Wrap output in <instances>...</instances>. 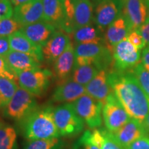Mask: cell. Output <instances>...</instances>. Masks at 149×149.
<instances>
[{
    "mask_svg": "<svg viewBox=\"0 0 149 149\" xmlns=\"http://www.w3.org/2000/svg\"><path fill=\"white\" fill-rule=\"evenodd\" d=\"M113 92L132 118L144 122L149 113V97L141 88L132 71L109 72Z\"/></svg>",
    "mask_w": 149,
    "mask_h": 149,
    "instance_id": "6da1fadb",
    "label": "cell"
},
{
    "mask_svg": "<svg viewBox=\"0 0 149 149\" xmlns=\"http://www.w3.org/2000/svg\"><path fill=\"white\" fill-rule=\"evenodd\" d=\"M54 108L38 107L22 123L23 135L28 141L60 137L54 118Z\"/></svg>",
    "mask_w": 149,
    "mask_h": 149,
    "instance_id": "7a4b0ae2",
    "label": "cell"
},
{
    "mask_svg": "<svg viewBox=\"0 0 149 149\" xmlns=\"http://www.w3.org/2000/svg\"><path fill=\"white\" fill-rule=\"evenodd\" d=\"M75 66L92 64L99 70L108 72L113 70V58L112 51L100 44H77L74 47Z\"/></svg>",
    "mask_w": 149,
    "mask_h": 149,
    "instance_id": "3957f363",
    "label": "cell"
},
{
    "mask_svg": "<svg viewBox=\"0 0 149 149\" xmlns=\"http://www.w3.org/2000/svg\"><path fill=\"white\" fill-rule=\"evenodd\" d=\"M54 118L60 137H74L81 133L85 123L72 103H64L54 109Z\"/></svg>",
    "mask_w": 149,
    "mask_h": 149,
    "instance_id": "277c9868",
    "label": "cell"
},
{
    "mask_svg": "<svg viewBox=\"0 0 149 149\" xmlns=\"http://www.w3.org/2000/svg\"><path fill=\"white\" fill-rule=\"evenodd\" d=\"M37 108L35 96L18 87L10 101L3 109V115L11 120L22 122Z\"/></svg>",
    "mask_w": 149,
    "mask_h": 149,
    "instance_id": "5b68a950",
    "label": "cell"
},
{
    "mask_svg": "<svg viewBox=\"0 0 149 149\" xmlns=\"http://www.w3.org/2000/svg\"><path fill=\"white\" fill-rule=\"evenodd\" d=\"M16 76L21 88L35 97H42L50 86L52 73L41 68L19 72Z\"/></svg>",
    "mask_w": 149,
    "mask_h": 149,
    "instance_id": "8992f818",
    "label": "cell"
},
{
    "mask_svg": "<svg viewBox=\"0 0 149 149\" xmlns=\"http://www.w3.org/2000/svg\"><path fill=\"white\" fill-rule=\"evenodd\" d=\"M113 70L119 72L132 71L139 64L140 50L130 43L127 38L112 48Z\"/></svg>",
    "mask_w": 149,
    "mask_h": 149,
    "instance_id": "52a82bcc",
    "label": "cell"
},
{
    "mask_svg": "<svg viewBox=\"0 0 149 149\" xmlns=\"http://www.w3.org/2000/svg\"><path fill=\"white\" fill-rule=\"evenodd\" d=\"M72 103L77 114L91 129L101 127L103 122L102 102L85 94Z\"/></svg>",
    "mask_w": 149,
    "mask_h": 149,
    "instance_id": "ba28073f",
    "label": "cell"
},
{
    "mask_svg": "<svg viewBox=\"0 0 149 149\" xmlns=\"http://www.w3.org/2000/svg\"><path fill=\"white\" fill-rule=\"evenodd\" d=\"M102 117L106 128L112 133L122 128L132 118L113 93L104 102Z\"/></svg>",
    "mask_w": 149,
    "mask_h": 149,
    "instance_id": "9c48e42d",
    "label": "cell"
},
{
    "mask_svg": "<svg viewBox=\"0 0 149 149\" xmlns=\"http://www.w3.org/2000/svg\"><path fill=\"white\" fill-rule=\"evenodd\" d=\"M122 15L130 32L137 31L144 23L148 12L144 0H121Z\"/></svg>",
    "mask_w": 149,
    "mask_h": 149,
    "instance_id": "30bf717a",
    "label": "cell"
},
{
    "mask_svg": "<svg viewBox=\"0 0 149 149\" xmlns=\"http://www.w3.org/2000/svg\"><path fill=\"white\" fill-rule=\"evenodd\" d=\"M122 15L121 0H101L95 8V22L100 32H103Z\"/></svg>",
    "mask_w": 149,
    "mask_h": 149,
    "instance_id": "8fae6325",
    "label": "cell"
},
{
    "mask_svg": "<svg viewBox=\"0 0 149 149\" xmlns=\"http://www.w3.org/2000/svg\"><path fill=\"white\" fill-rule=\"evenodd\" d=\"M112 134L117 142L125 149L137 139L143 136H148L144 122L134 118L130 119L122 128Z\"/></svg>",
    "mask_w": 149,
    "mask_h": 149,
    "instance_id": "7c38bea8",
    "label": "cell"
},
{
    "mask_svg": "<svg viewBox=\"0 0 149 149\" xmlns=\"http://www.w3.org/2000/svg\"><path fill=\"white\" fill-rule=\"evenodd\" d=\"M13 17L22 26L42 21L44 20L42 1L33 0L30 2L15 7Z\"/></svg>",
    "mask_w": 149,
    "mask_h": 149,
    "instance_id": "4fadbf2b",
    "label": "cell"
},
{
    "mask_svg": "<svg viewBox=\"0 0 149 149\" xmlns=\"http://www.w3.org/2000/svg\"><path fill=\"white\" fill-rule=\"evenodd\" d=\"M85 94V86L69 79L57 86L52 95L51 101L54 103H72Z\"/></svg>",
    "mask_w": 149,
    "mask_h": 149,
    "instance_id": "5bb4252c",
    "label": "cell"
},
{
    "mask_svg": "<svg viewBox=\"0 0 149 149\" xmlns=\"http://www.w3.org/2000/svg\"><path fill=\"white\" fill-rule=\"evenodd\" d=\"M44 20L66 32V16L64 0H42Z\"/></svg>",
    "mask_w": 149,
    "mask_h": 149,
    "instance_id": "9a60e30c",
    "label": "cell"
},
{
    "mask_svg": "<svg viewBox=\"0 0 149 149\" xmlns=\"http://www.w3.org/2000/svg\"><path fill=\"white\" fill-rule=\"evenodd\" d=\"M74 66H75L74 47L72 43L70 42L66 50L54 62V74L57 79L60 81V83L64 82L71 77Z\"/></svg>",
    "mask_w": 149,
    "mask_h": 149,
    "instance_id": "2e32d148",
    "label": "cell"
},
{
    "mask_svg": "<svg viewBox=\"0 0 149 149\" xmlns=\"http://www.w3.org/2000/svg\"><path fill=\"white\" fill-rule=\"evenodd\" d=\"M70 42V37L66 33L55 31L42 46L44 60L48 64H54L56 59L66 50Z\"/></svg>",
    "mask_w": 149,
    "mask_h": 149,
    "instance_id": "e0dca14e",
    "label": "cell"
},
{
    "mask_svg": "<svg viewBox=\"0 0 149 149\" xmlns=\"http://www.w3.org/2000/svg\"><path fill=\"white\" fill-rule=\"evenodd\" d=\"M86 91L88 95L104 104L113 93L109 81V72L105 70H99L94 78L86 86Z\"/></svg>",
    "mask_w": 149,
    "mask_h": 149,
    "instance_id": "ac0fdd59",
    "label": "cell"
},
{
    "mask_svg": "<svg viewBox=\"0 0 149 149\" xmlns=\"http://www.w3.org/2000/svg\"><path fill=\"white\" fill-rule=\"evenodd\" d=\"M19 31L35 44L43 46L55 32L56 28L51 24L42 20L23 26Z\"/></svg>",
    "mask_w": 149,
    "mask_h": 149,
    "instance_id": "d6986e66",
    "label": "cell"
},
{
    "mask_svg": "<svg viewBox=\"0 0 149 149\" xmlns=\"http://www.w3.org/2000/svg\"><path fill=\"white\" fill-rule=\"evenodd\" d=\"M10 48L12 51L28 54L42 62L44 60L42 46L35 44L18 31L8 37Z\"/></svg>",
    "mask_w": 149,
    "mask_h": 149,
    "instance_id": "ffe728a7",
    "label": "cell"
},
{
    "mask_svg": "<svg viewBox=\"0 0 149 149\" xmlns=\"http://www.w3.org/2000/svg\"><path fill=\"white\" fill-rule=\"evenodd\" d=\"M4 59L9 68L15 74L26 70L41 68L40 61L26 53L11 50Z\"/></svg>",
    "mask_w": 149,
    "mask_h": 149,
    "instance_id": "44dd1931",
    "label": "cell"
},
{
    "mask_svg": "<svg viewBox=\"0 0 149 149\" xmlns=\"http://www.w3.org/2000/svg\"><path fill=\"white\" fill-rule=\"evenodd\" d=\"M72 4V33L76 29L91 25L93 7L90 0H71Z\"/></svg>",
    "mask_w": 149,
    "mask_h": 149,
    "instance_id": "7402d4cb",
    "label": "cell"
},
{
    "mask_svg": "<svg viewBox=\"0 0 149 149\" xmlns=\"http://www.w3.org/2000/svg\"><path fill=\"white\" fill-rule=\"evenodd\" d=\"M130 31L126 22L122 16L117 19L107 29L104 35L106 46L112 51V48L127 38Z\"/></svg>",
    "mask_w": 149,
    "mask_h": 149,
    "instance_id": "603a6c76",
    "label": "cell"
},
{
    "mask_svg": "<svg viewBox=\"0 0 149 149\" xmlns=\"http://www.w3.org/2000/svg\"><path fill=\"white\" fill-rule=\"evenodd\" d=\"M91 140L100 149H125L107 128L100 127L91 130Z\"/></svg>",
    "mask_w": 149,
    "mask_h": 149,
    "instance_id": "cb8c5ba5",
    "label": "cell"
},
{
    "mask_svg": "<svg viewBox=\"0 0 149 149\" xmlns=\"http://www.w3.org/2000/svg\"><path fill=\"white\" fill-rule=\"evenodd\" d=\"M99 31L91 25L85 26L73 31V39L77 44H100L102 39Z\"/></svg>",
    "mask_w": 149,
    "mask_h": 149,
    "instance_id": "d4e9b609",
    "label": "cell"
},
{
    "mask_svg": "<svg viewBox=\"0 0 149 149\" xmlns=\"http://www.w3.org/2000/svg\"><path fill=\"white\" fill-rule=\"evenodd\" d=\"M98 72V68L92 64L75 66L70 79L86 86Z\"/></svg>",
    "mask_w": 149,
    "mask_h": 149,
    "instance_id": "484cf974",
    "label": "cell"
},
{
    "mask_svg": "<svg viewBox=\"0 0 149 149\" xmlns=\"http://www.w3.org/2000/svg\"><path fill=\"white\" fill-rule=\"evenodd\" d=\"M0 149H17V133L13 126L0 122Z\"/></svg>",
    "mask_w": 149,
    "mask_h": 149,
    "instance_id": "4316f807",
    "label": "cell"
},
{
    "mask_svg": "<svg viewBox=\"0 0 149 149\" xmlns=\"http://www.w3.org/2000/svg\"><path fill=\"white\" fill-rule=\"evenodd\" d=\"M16 81L0 77V109H3L17 90Z\"/></svg>",
    "mask_w": 149,
    "mask_h": 149,
    "instance_id": "83f0119b",
    "label": "cell"
},
{
    "mask_svg": "<svg viewBox=\"0 0 149 149\" xmlns=\"http://www.w3.org/2000/svg\"><path fill=\"white\" fill-rule=\"evenodd\" d=\"M65 142L60 137L28 141L22 149H64Z\"/></svg>",
    "mask_w": 149,
    "mask_h": 149,
    "instance_id": "f1b7e54d",
    "label": "cell"
},
{
    "mask_svg": "<svg viewBox=\"0 0 149 149\" xmlns=\"http://www.w3.org/2000/svg\"><path fill=\"white\" fill-rule=\"evenodd\" d=\"M141 88L149 97V71L139 63L132 70Z\"/></svg>",
    "mask_w": 149,
    "mask_h": 149,
    "instance_id": "f546056e",
    "label": "cell"
},
{
    "mask_svg": "<svg viewBox=\"0 0 149 149\" xmlns=\"http://www.w3.org/2000/svg\"><path fill=\"white\" fill-rule=\"evenodd\" d=\"M21 28L22 26L13 17L0 20V36L9 37Z\"/></svg>",
    "mask_w": 149,
    "mask_h": 149,
    "instance_id": "4dcf8cb0",
    "label": "cell"
},
{
    "mask_svg": "<svg viewBox=\"0 0 149 149\" xmlns=\"http://www.w3.org/2000/svg\"><path fill=\"white\" fill-rule=\"evenodd\" d=\"M91 132L90 130H85L80 138L74 143L73 146L77 149H100L91 141Z\"/></svg>",
    "mask_w": 149,
    "mask_h": 149,
    "instance_id": "1f68e13d",
    "label": "cell"
},
{
    "mask_svg": "<svg viewBox=\"0 0 149 149\" xmlns=\"http://www.w3.org/2000/svg\"><path fill=\"white\" fill-rule=\"evenodd\" d=\"M13 15V8L10 0H0V20L11 18Z\"/></svg>",
    "mask_w": 149,
    "mask_h": 149,
    "instance_id": "d6a6232c",
    "label": "cell"
},
{
    "mask_svg": "<svg viewBox=\"0 0 149 149\" xmlns=\"http://www.w3.org/2000/svg\"><path fill=\"white\" fill-rule=\"evenodd\" d=\"M0 77L17 81L16 74L10 70L4 57H0Z\"/></svg>",
    "mask_w": 149,
    "mask_h": 149,
    "instance_id": "836d02e7",
    "label": "cell"
},
{
    "mask_svg": "<svg viewBox=\"0 0 149 149\" xmlns=\"http://www.w3.org/2000/svg\"><path fill=\"white\" fill-rule=\"evenodd\" d=\"M127 39L132 44H133L135 47H137L139 50L143 49L146 46L144 39L136 31H131L128 35Z\"/></svg>",
    "mask_w": 149,
    "mask_h": 149,
    "instance_id": "e575fe53",
    "label": "cell"
},
{
    "mask_svg": "<svg viewBox=\"0 0 149 149\" xmlns=\"http://www.w3.org/2000/svg\"><path fill=\"white\" fill-rule=\"evenodd\" d=\"M127 149H149V137L143 136L134 141Z\"/></svg>",
    "mask_w": 149,
    "mask_h": 149,
    "instance_id": "d590c367",
    "label": "cell"
},
{
    "mask_svg": "<svg viewBox=\"0 0 149 149\" xmlns=\"http://www.w3.org/2000/svg\"><path fill=\"white\" fill-rule=\"evenodd\" d=\"M136 31L144 39L146 46H149V17H147L144 23Z\"/></svg>",
    "mask_w": 149,
    "mask_h": 149,
    "instance_id": "8d00e7d4",
    "label": "cell"
},
{
    "mask_svg": "<svg viewBox=\"0 0 149 149\" xmlns=\"http://www.w3.org/2000/svg\"><path fill=\"white\" fill-rule=\"evenodd\" d=\"M11 51L8 37L0 36V57L5 56Z\"/></svg>",
    "mask_w": 149,
    "mask_h": 149,
    "instance_id": "74e56055",
    "label": "cell"
},
{
    "mask_svg": "<svg viewBox=\"0 0 149 149\" xmlns=\"http://www.w3.org/2000/svg\"><path fill=\"white\" fill-rule=\"evenodd\" d=\"M141 64L149 71V46L143 50L141 53Z\"/></svg>",
    "mask_w": 149,
    "mask_h": 149,
    "instance_id": "f35d334b",
    "label": "cell"
},
{
    "mask_svg": "<svg viewBox=\"0 0 149 149\" xmlns=\"http://www.w3.org/2000/svg\"><path fill=\"white\" fill-rule=\"evenodd\" d=\"M33 0H10V2L12 5H13L15 7L24 4V3L30 2Z\"/></svg>",
    "mask_w": 149,
    "mask_h": 149,
    "instance_id": "ab89813d",
    "label": "cell"
},
{
    "mask_svg": "<svg viewBox=\"0 0 149 149\" xmlns=\"http://www.w3.org/2000/svg\"><path fill=\"white\" fill-rule=\"evenodd\" d=\"M144 124L145 126H146L147 132H148V135L149 136V113H148V114L147 115L146 119H145Z\"/></svg>",
    "mask_w": 149,
    "mask_h": 149,
    "instance_id": "60d3db41",
    "label": "cell"
},
{
    "mask_svg": "<svg viewBox=\"0 0 149 149\" xmlns=\"http://www.w3.org/2000/svg\"><path fill=\"white\" fill-rule=\"evenodd\" d=\"M147 8V12H148V16L149 17V0H144Z\"/></svg>",
    "mask_w": 149,
    "mask_h": 149,
    "instance_id": "b9f144b4",
    "label": "cell"
},
{
    "mask_svg": "<svg viewBox=\"0 0 149 149\" xmlns=\"http://www.w3.org/2000/svg\"><path fill=\"white\" fill-rule=\"evenodd\" d=\"M71 149H77V148H76L75 147H74V146H72V148H71Z\"/></svg>",
    "mask_w": 149,
    "mask_h": 149,
    "instance_id": "7bdbcfd3",
    "label": "cell"
},
{
    "mask_svg": "<svg viewBox=\"0 0 149 149\" xmlns=\"http://www.w3.org/2000/svg\"><path fill=\"white\" fill-rule=\"evenodd\" d=\"M40 1H42V0H40Z\"/></svg>",
    "mask_w": 149,
    "mask_h": 149,
    "instance_id": "ee69618b",
    "label": "cell"
},
{
    "mask_svg": "<svg viewBox=\"0 0 149 149\" xmlns=\"http://www.w3.org/2000/svg\"><path fill=\"white\" fill-rule=\"evenodd\" d=\"M0 122H1V120H0Z\"/></svg>",
    "mask_w": 149,
    "mask_h": 149,
    "instance_id": "f6af8a7d",
    "label": "cell"
},
{
    "mask_svg": "<svg viewBox=\"0 0 149 149\" xmlns=\"http://www.w3.org/2000/svg\"></svg>",
    "mask_w": 149,
    "mask_h": 149,
    "instance_id": "bcb514c9",
    "label": "cell"
}]
</instances>
